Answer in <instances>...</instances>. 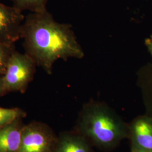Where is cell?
I'll use <instances>...</instances> for the list:
<instances>
[{"label": "cell", "instance_id": "6da1fadb", "mask_svg": "<svg viewBox=\"0 0 152 152\" xmlns=\"http://www.w3.org/2000/svg\"><path fill=\"white\" fill-rule=\"evenodd\" d=\"M20 38L25 53L49 75L58 59L84 56L71 26L56 22L48 10L32 12L25 18Z\"/></svg>", "mask_w": 152, "mask_h": 152}, {"label": "cell", "instance_id": "7a4b0ae2", "mask_svg": "<svg viewBox=\"0 0 152 152\" xmlns=\"http://www.w3.org/2000/svg\"><path fill=\"white\" fill-rule=\"evenodd\" d=\"M75 130L92 146L109 150L127 139L129 124L107 104L92 102L83 107Z\"/></svg>", "mask_w": 152, "mask_h": 152}, {"label": "cell", "instance_id": "3957f363", "mask_svg": "<svg viewBox=\"0 0 152 152\" xmlns=\"http://www.w3.org/2000/svg\"><path fill=\"white\" fill-rule=\"evenodd\" d=\"M36 66L34 61L27 54L14 50L2 76L6 94L26 92L33 80Z\"/></svg>", "mask_w": 152, "mask_h": 152}, {"label": "cell", "instance_id": "277c9868", "mask_svg": "<svg viewBox=\"0 0 152 152\" xmlns=\"http://www.w3.org/2000/svg\"><path fill=\"white\" fill-rule=\"evenodd\" d=\"M57 137L49 126L33 121L24 126L18 152H53Z\"/></svg>", "mask_w": 152, "mask_h": 152}, {"label": "cell", "instance_id": "5b68a950", "mask_svg": "<svg viewBox=\"0 0 152 152\" xmlns=\"http://www.w3.org/2000/svg\"><path fill=\"white\" fill-rule=\"evenodd\" d=\"M131 152H152V117L140 115L129 124Z\"/></svg>", "mask_w": 152, "mask_h": 152}, {"label": "cell", "instance_id": "8992f818", "mask_svg": "<svg viewBox=\"0 0 152 152\" xmlns=\"http://www.w3.org/2000/svg\"><path fill=\"white\" fill-rule=\"evenodd\" d=\"M25 18L22 11L14 6L0 3V41L11 44L18 41Z\"/></svg>", "mask_w": 152, "mask_h": 152}, {"label": "cell", "instance_id": "52a82bcc", "mask_svg": "<svg viewBox=\"0 0 152 152\" xmlns=\"http://www.w3.org/2000/svg\"><path fill=\"white\" fill-rule=\"evenodd\" d=\"M92 145L76 131L60 133L53 152H94Z\"/></svg>", "mask_w": 152, "mask_h": 152}, {"label": "cell", "instance_id": "ba28073f", "mask_svg": "<svg viewBox=\"0 0 152 152\" xmlns=\"http://www.w3.org/2000/svg\"><path fill=\"white\" fill-rule=\"evenodd\" d=\"M24 126L23 118H19L0 127V152H18Z\"/></svg>", "mask_w": 152, "mask_h": 152}, {"label": "cell", "instance_id": "9c48e42d", "mask_svg": "<svg viewBox=\"0 0 152 152\" xmlns=\"http://www.w3.org/2000/svg\"><path fill=\"white\" fill-rule=\"evenodd\" d=\"M13 6L20 10H29L32 12H42L47 10L48 0H11Z\"/></svg>", "mask_w": 152, "mask_h": 152}, {"label": "cell", "instance_id": "30bf717a", "mask_svg": "<svg viewBox=\"0 0 152 152\" xmlns=\"http://www.w3.org/2000/svg\"><path fill=\"white\" fill-rule=\"evenodd\" d=\"M26 117V112L22 109L0 108V127L9 125L16 120Z\"/></svg>", "mask_w": 152, "mask_h": 152}, {"label": "cell", "instance_id": "8fae6325", "mask_svg": "<svg viewBox=\"0 0 152 152\" xmlns=\"http://www.w3.org/2000/svg\"><path fill=\"white\" fill-rule=\"evenodd\" d=\"M15 50L14 44L0 41V76H2L12 53Z\"/></svg>", "mask_w": 152, "mask_h": 152}, {"label": "cell", "instance_id": "7c38bea8", "mask_svg": "<svg viewBox=\"0 0 152 152\" xmlns=\"http://www.w3.org/2000/svg\"><path fill=\"white\" fill-rule=\"evenodd\" d=\"M6 94L2 76H0V98Z\"/></svg>", "mask_w": 152, "mask_h": 152}, {"label": "cell", "instance_id": "4fadbf2b", "mask_svg": "<svg viewBox=\"0 0 152 152\" xmlns=\"http://www.w3.org/2000/svg\"><path fill=\"white\" fill-rule=\"evenodd\" d=\"M147 43L148 46V48H149V49L150 50V51H151V53H152V41H151V40H148L147 41Z\"/></svg>", "mask_w": 152, "mask_h": 152}]
</instances>
